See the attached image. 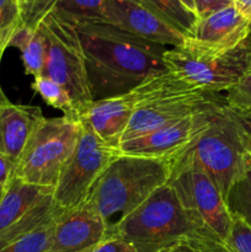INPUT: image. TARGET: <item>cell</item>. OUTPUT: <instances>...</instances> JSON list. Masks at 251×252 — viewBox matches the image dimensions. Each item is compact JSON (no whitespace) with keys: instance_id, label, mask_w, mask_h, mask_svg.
<instances>
[{"instance_id":"obj_1","label":"cell","mask_w":251,"mask_h":252,"mask_svg":"<svg viewBox=\"0 0 251 252\" xmlns=\"http://www.w3.org/2000/svg\"><path fill=\"white\" fill-rule=\"evenodd\" d=\"M75 27L94 100L127 94L152 76L167 71L164 64L167 47L102 22Z\"/></svg>"},{"instance_id":"obj_2","label":"cell","mask_w":251,"mask_h":252,"mask_svg":"<svg viewBox=\"0 0 251 252\" xmlns=\"http://www.w3.org/2000/svg\"><path fill=\"white\" fill-rule=\"evenodd\" d=\"M171 174V162L122 153L101 175L86 202L112 228L169 184Z\"/></svg>"},{"instance_id":"obj_3","label":"cell","mask_w":251,"mask_h":252,"mask_svg":"<svg viewBox=\"0 0 251 252\" xmlns=\"http://www.w3.org/2000/svg\"><path fill=\"white\" fill-rule=\"evenodd\" d=\"M135 90L139 98L138 106L122 143L174 125L192 115L226 105L225 96L221 94L199 90L169 70L152 76Z\"/></svg>"},{"instance_id":"obj_4","label":"cell","mask_w":251,"mask_h":252,"mask_svg":"<svg viewBox=\"0 0 251 252\" xmlns=\"http://www.w3.org/2000/svg\"><path fill=\"white\" fill-rule=\"evenodd\" d=\"M111 233L130 241L143 252H160L196 235V228L175 189L167 184L117 221Z\"/></svg>"},{"instance_id":"obj_5","label":"cell","mask_w":251,"mask_h":252,"mask_svg":"<svg viewBox=\"0 0 251 252\" xmlns=\"http://www.w3.org/2000/svg\"><path fill=\"white\" fill-rule=\"evenodd\" d=\"M246 155L243 123L238 113L225 105L216 113L196 144L180 158L189 159L206 171L226 202Z\"/></svg>"},{"instance_id":"obj_6","label":"cell","mask_w":251,"mask_h":252,"mask_svg":"<svg viewBox=\"0 0 251 252\" xmlns=\"http://www.w3.org/2000/svg\"><path fill=\"white\" fill-rule=\"evenodd\" d=\"M80 130V121H70L64 116L44 117L17 159L15 177L36 186L54 189L78 143Z\"/></svg>"},{"instance_id":"obj_7","label":"cell","mask_w":251,"mask_h":252,"mask_svg":"<svg viewBox=\"0 0 251 252\" xmlns=\"http://www.w3.org/2000/svg\"><path fill=\"white\" fill-rule=\"evenodd\" d=\"M164 64L194 88L214 94L228 93L251 70V41L226 53H212L189 46L167 48Z\"/></svg>"},{"instance_id":"obj_8","label":"cell","mask_w":251,"mask_h":252,"mask_svg":"<svg viewBox=\"0 0 251 252\" xmlns=\"http://www.w3.org/2000/svg\"><path fill=\"white\" fill-rule=\"evenodd\" d=\"M38 27L46 42L42 75L48 76L68 91L81 118L94 102V97L78 30L53 14H49Z\"/></svg>"},{"instance_id":"obj_9","label":"cell","mask_w":251,"mask_h":252,"mask_svg":"<svg viewBox=\"0 0 251 252\" xmlns=\"http://www.w3.org/2000/svg\"><path fill=\"white\" fill-rule=\"evenodd\" d=\"M169 184L196 228V235L214 236L225 241L233 216L206 171L189 159L180 158L172 162Z\"/></svg>"},{"instance_id":"obj_10","label":"cell","mask_w":251,"mask_h":252,"mask_svg":"<svg viewBox=\"0 0 251 252\" xmlns=\"http://www.w3.org/2000/svg\"><path fill=\"white\" fill-rule=\"evenodd\" d=\"M80 123L78 143L53 191L54 201L63 209L85 203L101 175L122 154L118 148L100 139L85 121Z\"/></svg>"},{"instance_id":"obj_11","label":"cell","mask_w":251,"mask_h":252,"mask_svg":"<svg viewBox=\"0 0 251 252\" xmlns=\"http://www.w3.org/2000/svg\"><path fill=\"white\" fill-rule=\"evenodd\" d=\"M220 108L192 115L174 125L126 140L118 149L123 154L152 158L172 164L196 144Z\"/></svg>"},{"instance_id":"obj_12","label":"cell","mask_w":251,"mask_h":252,"mask_svg":"<svg viewBox=\"0 0 251 252\" xmlns=\"http://www.w3.org/2000/svg\"><path fill=\"white\" fill-rule=\"evenodd\" d=\"M102 24L170 48L182 47L187 38L181 30L140 0H106Z\"/></svg>"},{"instance_id":"obj_13","label":"cell","mask_w":251,"mask_h":252,"mask_svg":"<svg viewBox=\"0 0 251 252\" xmlns=\"http://www.w3.org/2000/svg\"><path fill=\"white\" fill-rule=\"evenodd\" d=\"M111 234V226L89 202L63 209L57 220L49 252H90Z\"/></svg>"},{"instance_id":"obj_14","label":"cell","mask_w":251,"mask_h":252,"mask_svg":"<svg viewBox=\"0 0 251 252\" xmlns=\"http://www.w3.org/2000/svg\"><path fill=\"white\" fill-rule=\"evenodd\" d=\"M250 33V22L231 5L199 19L184 44L212 53H226L245 42Z\"/></svg>"},{"instance_id":"obj_15","label":"cell","mask_w":251,"mask_h":252,"mask_svg":"<svg viewBox=\"0 0 251 252\" xmlns=\"http://www.w3.org/2000/svg\"><path fill=\"white\" fill-rule=\"evenodd\" d=\"M138 106L135 89L123 95L94 100L81 117L100 139L120 148L133 113Z\"/></svg>"},{"instance_id":"obj_16","label":"cell","mask_w":251,"mask_h":252,"mask_svg":"<svg viewBox=\"0 0 251 252\" xmlns=\"http://www.w3.org/2000/svg\"><path fill=\"white\" fill-rule=\"evenodd\" d=\"M43 118L38 106L11 102L0 86V152L17 162L30 137Z\"/></svg>"},{"instance_id":"obj_17","label":"cell","mask_w":251,"mask_h":252,"mask_svg":"<svg viewBox=\"0 0 251 252\" xmlns=\"http://www.w3.org/2000/svg\"><path fill=\"white\" fill-rule=\"evenodd\" d=\"M53 191L54 189L36 186L12 177L4 187L0 198V233L16 223Z\"/></svg>"},{"instance_id":"obj_18","label":"cell","mask_w":251,"mask_h":252,"mask_svg":"<svg viewBox=\"0 0 251 252\" xmlns=\"http://www.w3.org/2000/svg\"><path fill=\"white\" fill-rule=\"evenodd\" d=\"M9 47L21 52V59L26 74L33 78L42 75L46 61V42L39 27L30 29L22 25L10 41Z\"/></svg>"},{"instance_id":"obj_19","label":"cell","mask_w":251,"mask_h":252,"mask_svg":"<svg viewBox=\"0 0 251 252\" xmlns=\"http://www.w3.org/2000/svg\"><path fill=\"white\" fill-rule=\"evenodd\" d=\"M106 0H58L53 14L58 19L81 26L103 21V7Z\"/></svg>"},{"instance_id":"obj_20","label":"cell","mask_w":251,"mask_h":252,"mask_svg":"<svg viewBox=\"0 0 251 252\" xmlns=\"http://www.w3.org/2000/svg\"><path fill=\"white\" fill-rule=\"evenodd\" d=\"M226 206L233 217L251 226V157L246 155L240 175L226 197Z\"/></svg>"},{"instance_id":"obj_21","label":"cell","mask_w":251,"mask_h":252,"mask_svg":"<svg viewBox=\"0 0 251 252\" xmlns=\"http://www.w3.org/2000/svg\"><path fill=\"white\" fill-rule=\"evenodd\" d=\"M32 89L34 93L41 96L42 100L47 105L61 111L65 118L70 121H76V122L81 120L68 91L58 83L49 79L48 76L39 75L37 78H33Z\"/></svg>"},{"instance_id":"obj_22","label":"cell","mask_w":251,"mask_h":252,"mask_svg":"<svg viewBox=\"0 0 251 252\" xmlns=\"http://www.w3.org/2000/svg\"><path fill=\"white\" fill-rule=\"evenodd\" d=\"M59 216L29 233L12 239L0 248V252H49L54 226Z\"/></svg>"},{"instance_id":"obj_23","label":"cell","mask_w":251,"mask_h":252,"mask_svg":"<svg viewBox=\"0 0 251 252\" xmlns=\"http://www.w3.org/2000/svg\"><path fill=\"white\" fill-rule=\"evenodd\" d=\"M140 1L157 10L165 19L181 30L187 37L191 36L199 20L194 12L186 9L179 0H140Z\"/></svg>"},{"instance_id":"obj_24","label":"cell","mask_w":251,"mask_h":252,"mask_svg":"<svg viewBox=\"0 0 251 252\" xmlns=\"http://www.w3.org/2000/svg\"><path fill=\"white\" fill-rule=\"evenodd\" d=\"M21 26V9L16 0H0V63L12 36Z\"/></svg>"},{"instance_id":"obj_25","label":"cell","mask_w":251,"mask_h":252,"mask_svg":"<svg viewBox=\"0 0 251 252\" xmlns=\"http://www.w3.org/2000/svg\"><path fill=\"white\" fill-rule=\"evenodd\" d=\"M58 0H24L21 5L22 25L37 29L42 21L53 11Z\"/></svg>"},{"instance_id":"obj_26","label":"cell","mask_w":251,"mask_h":252,"mask_svg":"<svg viewBox=\"0 0 251 252\" xmlns=\"http://www.w3.org/2000/svg\"><path fill=\"white\" fill-rule=\"evenodd\" d=\"M225 244L231 252H251V226L243 219L233 217Z\"/></svg>"},{"instance_id":"obj_27","label":"cell","mask_w":251,"mask_h":252,"mask_svg":"<svg viewBox=\"0 0 251 252\" xmlns=\"http://www.w3.org/2000/svg\"><path fill=\"white\" fill-rule=\"evenodd\" d=\"M226 105L240 112H251V70L225 94Z\"/></svg>"},{"instance_id":"obj_28","label":"cell","mask_w":251,"mask_h":252,"mask_svg":"<svg viewBox=\"0 0 251 252\" xmlns=\"http://www.w3.org/2000/svg\"><path fill=\"white\" fill-rule=\"evenodd\" d=\"M90 252H143L130 241L111 233L105 240Z\"/></svg>"},{"instance_id":"obj_29","label":"cell","mask_w":251,"mask_h":252,"mask_svg":"<svg viewBox=\"0 0 251 252\" xmlns=\"http://www.w3.org/2000/svg\"><path fill=\"white\" fill-rule=\"evenodd\" d=\"M198 19L208 16L213 12L234 5V0H193Z\"/></svg>"},{"instance_id":"obj_30","label":"cell","mask_w":251,"mask_h":252,"mask_svg":"<svg viewBox=\"0 0 251 252\" xmlns=\"http://www.w3.org/2000/svg\"><path fill=\"white\" fill-rule=\"evenodd\" d=\"M15 170L16 160L0 152V186L5 187L9 184L10 180L15 176Z\"/></svg>"},{"instance_id":"obj_31","label":"cell","mask_w":251,"mask_h":252,"mask_svg":"<svg viewBox=\"0 0 251 252\" xmlns=\"http://www.w3.org/2000/svg\"><path fill=\"white\" fill-rule=\"evenodd\" d=\"M235 111V110H234ZM240 118L241 123L244 126V143H245V149L248 154L251 157V112H240L235 111Z\"/></svg>"},{"instance_id":"obj_32","label":"cell","mask_w":251,"mask_h":252,"mask_svg":"<svg viewBox=\"0 0 251 252\" xmlns=\"http://www.w3.org/2000/svg\"><path fill=\"white\" fill-rule=\"evenodd\" d=\"M160 252H202L198 248L193 245L192 243H189L188 240H182L179 243L174 244V245L169 246V248L164 249Z\"/></svg>"},{"instance_id":"obj_33","label":"cell","mask_w":251,"mask_h":252,"mask_svg":"<svg viewBox=\"0 0 251 252\" xmlns=\"http://www.w3.org/2000/svg\"><path fill=\"white\" fill-rule=\"evenodd\" d=\"M234 6L239 14L251 22V0H234Z\"/></svg>"},{"instance_id":"obj_34","label":"cell","mask_w":251,"mask_h":252,"mask_svg":"<svg viewBox=\"0 0 251 252\" xmlns=\"http://www.w3.org/2000/svg\"><path fill=\"white\" fill-rule=\"evenodd\" d=\"M179 1L181 2V4L184 5L186 9H188L189 11H192V12H194V14H196V9H194V1H193V0H179Z\"/></svg>"},{"instance_id":"obj_35","label":"cell","mask_w":251,"mask_h":252,"mask_svg":"<svg viewBox=\"0 0 251 252\" xmlns=\"http://www.w3.org/2000/svg\"><path fill=\"white\" fill-rule=\"evenodd\" d=\"M2 192H4V187L0 186V198H1V196H2Z\"/></svg>"},{"instance_id":"obj_36","label":"cell","mask_w":251,"mask_h":252,"mask_svg":"<svg viewBox=\"0 0 251 252\" xmlns=\"http://www.w3.org/2000/svg\"><path fill=\"white\" fill-rule=\"evenodd\" d=\"M22 1H24V0H19V2H20V9H21V5H22Z\"/></svg>"},{"instance_id":"obj_37","label":"cell","mask_w":251,"mask_h":252,"mask_svg":"<svg viewBox=\"0 0 251 252\" xmlns=\"http://www.w3.org/2000/svg\"><path fill=\"white\" fill-rule=\"evenodd\" d=\"M250 32H251V22H250Z\"/></svg>"},{"instance_id":"obj_38","label":"cell","mask_w":251,"mask_h":252,"mask_svg":"<svg viewBox=\"0 0 251 252\" xmlns=\"http://www.w3.org/2000/svg\"><path fill=\"white\" fill-rule=\"evenodd\" d=\"M16 1H17V4H19V5H20V2H19V0H16Z\"/></svg>"}]
</instances>
